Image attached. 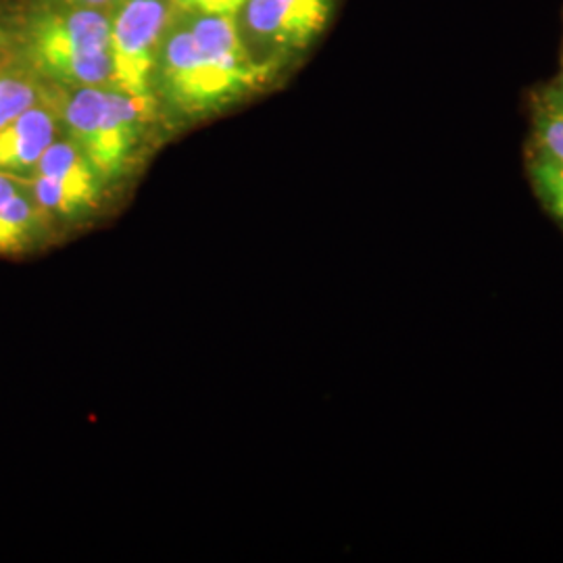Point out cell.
Returning a JSON list of instances; mask_svg holds the SVG:
<instances>
[{
	"instance_id": "obj_14",
	"label": "cell",
	"mask_w": 563,
	"mask_h": 563,
	"mask_svg": "<svg viewBox=\"0 0 563 563\" xmlns=\"http://www.w3.org/2000/svg\"><path fill=\"white\" fill-rule=\"evenodd\" d=\"M38 2H63V4H80V7H95L111 11L120 0H38Z\"/></svg>"
},
{
	"instance_id": "obj_12",
	"label": "cell",
	"mask_w": 563,
	"mask_h": 563,
	"mask_svg": "<svg viewBox=\"0 0 563 563\" xmlns=\"http://www.w3.org/2000/svg\"><path fill=\"white\" fill-rule=\"evenodd\" d=\"M18 13L0 4V67L18 60Z\"/></svg>"
},
{
	"instance_id": "obj_13",
	"label": "cell",
	"mask_w": 563,
	"mask_h": 563,
	"mask_svg": "<svg viewBox=\"0 0 563 563\" xmlns=\"http://www.w3.org/2000/svg\"><path fill=\"white\" fill-rule=\"evenodd\" d=\"M176 7L186 13L201 15H236L244 0H174Z\"/></svg>"
},
{
	"instance_id": "obj_1",
	"label": "cell",
	"mask_w": 563,
	"mask_h": 563,
	"mask_svg": "<svg viewBox=\"0 0 563 563\" xmlns=\"http://www.w3.org/2000/svg\"><path fill=\"white\" fill-rule=\"evenodd\" d=\"M274 78L246 53L234 15L178 9L157 51L153 95L184 118H205Z\"/></svg>"
},
{
	"instance_id": "obj_4",
	"label": "cell",
	"mask_w": 563,
	"mask_h": 563,
	"mask_svg": "<svg viewBox=\"0 0 563 563\" xmlns=\"http://www.w3.org/2000/svg\"><path fill=\"white\" fill-rule=\"evenodd\" d=\"M336 0H244L234 20L251 59L276 76L322 38Z\"/></svg>"
},
{
	"instance_id": "obj_2",
	"label": "cell",
	"mask_w": 563,
	"mask_h": 563,
	"mask_svg": "<svg viewBox=\"0 0 563 563\" xmlns=\"http://www.w3.org/2000/svg\"><path fill=\"white\" fill-rule=\"evenodd\" d=\"M18 63L55 88L113 86L111 11L27 0L18 13Z\"/></svg>"
},
{
	"instance_id": "obj_7",
	"label": "cell",
	"mask_w": 563,
	"mask_h": 563,
	"mask_svg": "<svg viewBox=\"0 0 563 563\" xmlns=\"http://www.w3.org/2000/svg\"><path fill=\"white\" fill-rule=\"evenodd\" d=\"M60 134L63 123L59 109L53 97V88L48 86L41 101L0 128V172L30 180L42 155Z\"/></svg>"
},
{
	"instance_id": "obj_15",
	"label": "cell",
	"mask_w": 563,
	"mask_h": 563,
	"mask_svg": "<svg viewBox=\"0 0 563 563\" xmlns=\"http://www.w3.org/2000/svg\"><path fill=\"white\" fill-rule=\"evenodd\" d=\"M549 86H551V90H553V92H555V95H558V97H560V99H563V63H562V74H560V76H558V78H555V81H551V84H549Z\"/></svg>"
},
{
	"instance_id": "obj_11",
	"label": "cell",
	"mask_w": 563,
	"mask_h": 563,
	"mask_svg": "<svg viewBox=\"0 0 563 563\" xmlns=\"http://www.w3.org/2000/svg\"><path fill=\"white\" fill-rule=\"evenodd\" d=\"M528 178L547 213L563 228V163L528 153Z\"/></svg>"
},
{
	"instance_id": "obj_8",
	"label": "cell",
	"mask_w": 563,
	"mask_h": 563,
	"mask_svg": "<svg viewBox=\"0 0 563 563\" xmlns=\"http://www.w3.org/2000/svg\"><path fill=\"white\" fill-rule=\"evenodd\" d=\"M48 216L30 181L0 172V255H20L42 239Z\"/></svg>"
},
{
	"instance_id": "obj_5",
	"label": "cell",
	"mask_w": 563,
	"mask_h": 563,
	"mask_svg": "<svg viewBox=\"0 0 563 563\" xmlns=\"http://www.w3.org/2000/svg\"><path fill=\"white\" fill-rule=\"evenodd\" d=\"M174 0H120L111 9L113 86L155 109L153 71L167 25L176 18Z\"/></svg>"
},
{
	"instance_id": "obj_6",
	"label": "cell",
	"mask_w": 563,
	"mask_h": 563,
	"mask_svg": "<svg viewBox=\"0 0 563 563\" xmlns=\"http://www.w3.org/2000/svg\"><path fill=\"white\" fill-rule=\"evenodd\" d=\"M27 181L48 220L88 211L101 199L104 184L97 167L65 132L48 146Z\"/></svg>"
},
{
	"instance_id": "obj_10",
	"label": "cell",
	"mask_w": 563,
	"mask_h": 563,
	"mask_svg": "<svg viewBox=\"0 0 563 563\" xmlns=\"http://www.w3.org/2000/svg\"><path fill=\"white\" fill-rule=\"evenodd\" d=\"M46 84L18 60L0 67V128L15 120L46 95Z\"/></svg>"
},
{
	"instance_id": "obj_9",
	"label": "cell",
	"mask_w": 563,
	"mask_h": 563,
	"mask_svg": "<svg viewBox=\"0 0 563 563\" xmlns=\"http://www.w3.org/2000/svg\"><path fill=\"white\" fill-rule=\"evenodd\" d=\"M530 153L563 163V99L544 86L532 99V148Z\"/></svg>"
},
{
	"instance_id": "obj_3",
	"label": "cell",
	"mask_w": 563,
	"mask_h": 563,
	"mask_svg": "<svg viewBox=\"0 0 563 563\" xmlns=\"http://www.w3.org/2000/svg\"><path fill=\"white\" fill-rule=\"evenodd\" d=\"M51 88L63 132L80 146L104 184L121 178L141 148L144 123L155 109L115 86Z\"/></svg>"
}]
</instances>
